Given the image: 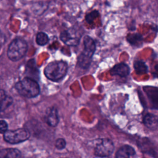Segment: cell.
Instances as JSON below:
<instances>
[{
	"label": "cell",
	"instance_id": "6da1fadb",
	"mask_svg": "<svg viewBox=\"0 0 158 158\" xmlns=\"http://www.w3.org/2000/svg\"><path fill=\"white\" fill-rule=\"evenodd\" d=\"M68 70L67 64L63 60L53 61L49 63L44 68L46 77L52 81H58L63 78Z\"/></svg>",
	"mask_w": 158,
	"mask_h": 158
},
{
	"label": "cell",
	"instance_id": "7a4b0ae2",
	"mask_svg": "<svg viewBox=\"0 0 158 158\" xmlns=\"http://www.w3.org/2000/svg\"><path fill=\"white\" fill-rule=\"evenodd\" d=\"M15 88L19 94L28 98H35L40 93V86L37 81L28 77L18 81L15 85Z\"/></svg>",
	"mask_w": 158,
	"mask_h": 158
},
{
	"label": "cell",
	"instance_id": "3957f363",
	"mask_svg": "<svg viewBox=\"0 0 158 158\" xmlns=\"http://www.w3.org/2000/svg\"><path fill=\"white\" fill-rule=\"evenodd\" d=\"M84 49L78 57V64L83 69H87L91 62L92 57L96 49V44L94 40L86 35L83 39Z\"/></svg>",
	"mask_w": 158,
	"mask_h": 158
},
{
	"label": "cell",
	"instance_id": "277c9868",
	"mask_svg": "<svg viewBox=\"0 0 158 158\" xmlns=\"http://www.w3.org/2000/svg\"><path fill=\"white\" fill-rule=\"evenodd\" d=\"M27 49L28 46L25 41L20 38H15L9 45L7 57L12 61H18L25 56Z\"/></svg>",
	"mask_w": 158,
	"mask_h": 158
},
{
	"label": "cell",
	"instance_id": "5b68a950",
	"mask_svg": "<svg viewBox=\"0 0 158 158\" xmlns=\"http://www.w3.org/2000/svg\"><path fill=\"white\" fill-rule=\"evenodd\" d=\"M30 137L29 131L25 128L7 130L3 134L4 139L10 144H18L27 140Z\"/></svg>",
	"mask_w": 158,
	"mask_h": 158
},
{
	"label": "cell",
	"instance_id": "8992f818",
	"mask_svg": "<svg viewBox=\"0 0 158 158\" xmlns=\"http://www.w3.org/2000/svg\"><path fill=\"white\" fill-rule=\"evenodd\" d=\"M114 150V145L113 142L109 138H102L96 144L94 154L97 157H109L112 154Z\"/></svg>",
	"mask_w": 158,
	"mask_h": 158
},
{
	"label": "cell",
	"instance_id": "52a82bcc",
	"mask_svg": "<svg viewBox=\"0 0 158 158\" xmlns=\"http://www.w3.org/2000/svg\"><path fill=\"white\" fill-rule=\"evenodd\" d=\"M45 122L51 127H55L59 122V117L57 110L56 107H52L48 108L46 112L44 117Z\"/></svg>",
	"mask_w": 158,
	"mask_h": 158
},
{
	"label": "cell",
	"instance_id": "ba28073f",
	"mask_svg": "<svg viewBox=\"0 0 158 158\" xmlns=\"http://www.w3.org/2000/svg\"><path fill=\"white\" fill-rule=\"evenodd\" d=\"M60 38L64 43L69 46H77L80 39L78 36H73L68 30H64L62 31L60 35Z\"/></svg>",
	"mask_w": 158,
	"mask_h": 158
},
{
	"label": "cell",
	"instance_id": "9c48e42d",
	"mask_svg": "<svg viewBox=\"0 0 158 158\" xmlns=\"http://www.w3.org/2000/svg\"><path fill=\"white\" fill-rule=\"evenodd\" d=\"M111 75H118L121 77H125L129 75L130 68L125 63H119L115 65L110 70Z\"/></svg>",
	"mask_w": 158,
	"mask_h": 158
},
{
	"label": "cell",
	"instance_id": "30bf717a",
	"mask_svg": "<svg viewBox=\"0 0 158 158\" xmlns=\"http://www.w3.org/2000/svg\"><path fill=\"white\" fill-rule=\"evenodd\" d=\"M136 154V152L133 147L130 145H123L119 148V149L115 153V157L124 158L131 157Z\"/></svg>",
	"mask_w": 158,
	"mask_h": 158
},
{
	"label": "cell",
	"instance_id": "8fae6325",
	"mask_svg": "<svg viewBox=\"0 0 158 158\" xmlns=\"http://www.w3.org/2000/svg\"><path fill=\"white\" fill-rule=\"evenodd\" d=\"M143 123L147 128L154 130L158 128V117L152 114H147L143 118Z\"/></svg>",
	"mask_w": 158,
	"mask_h": 158
},
{
	"label": "cell",
	"instance_id": "7c38bea8",
	"mask_svg": "<svg viewBox=\"0 0 158 158\" xmlns=\"http://www.w3.org/2000/svg\"><path fill=\"white\" fill-rule=\"evenodd\" d=\"M1 158H15L21 157L20 151L15 148H6L0 151Z\"/></svg>",
	"mask_w": 158,
	"mask_h": 158
},
{
	"label": "cell",
	"instance_id": "4fadbf2b",
	"mask_svg": "<svg viewBox=\"0 0 158 158\" xmlns=\"http://www.w3.org/2000/svg\"><path fill=\"white\" fill-rule=\"evenodd\" d=\"M13 102V99L11 96H9L6 94V92L3 90H1V111L2 112L9 107Z\"/></svg>",
	"mask_w": 158,
	"mask_h": 158
},
{
	"label": "cell",
	"instance_id": "5bb4252c",
	"mask_svg": "<svg viewBox=\"0 0 158 158\" xmlns=\"http://www.w3.org/2000/svg\"><path fill=\"white\" fill-rule=\"evenodd\" d=\"M133 66L137 74H144L148 72V67L142 60L135 61Z\"/></svg>",
	"mask_w": 158,
	"mask_h": 158
},
{
	"label": "cell",
	"instance_id": "9a60e30c",
	"mask_svg": "<svg viewBox=\"0 0 158 158\" xmlns=\"http://www.w3.org/2000/svg\"><path fill=\"white\" fill-rule=\"evenodd\" d=\"M142 36L138 33L129 34L127 36L128 41L132 45H138L142 41Z\"/></svg>",
	"mask_w": 158,
	"mask_h": 158
},
{
	"label": "cell",
	"instance_id": "2e32d148",
	"mask_svg": "<svg viewBox=\"0 0 158 158\" xmlns=\"http://www.w3.org/2000/svg\"><path fill=\"white\" fill-rule=\"evenodd\" d=\"M49 41L48 35L44 32H39L36 36V42L40 46H44Z\"/></svg>",
	"mask_w": 158,
	"mask_h": 158
},
{
	"label": "cell",
	"instance_id": "e0dca14e",
	"mask_svg": "<svg viewBox=\"0 0 158 158\" xmlns=\"http://www.w3.org/2000/svg\"><path fill=\"white\" fill-rule=\"evenodd\" d=\"M99 15V12L97 10H94L91 11V12L88 13L86 17H85V20L86 22L89 24L93 23V21Z\"/></svg>",
	"mask_w": 158,
	"mask_h": 158
},
{
	"label": "cell",
	"instance_id": "ac0fdd59",
	"mask_svg": "<svg viewBox=\"0 0 158 158\" xmlns=\"http://www.w3.org/2000/svg\"><path fill=\"white\" fill-rule=\"evenodd\" d=\"M66 141L64 138H60L56 139L55 141V147L59 150H62L65 148Z\"/></svg>",
	"mask_w": 158,
	"mask_h": 158
},
{
	"label": "cell",
	"instance_id": "d6986e66",
	"mask_svg": "<svg viewBox=\"0 0 158 158\" xmlns=\"http://www.w3.org/2000/svg\"><path fill=\"white\" fill-rule=\"evenodd\" d=\"M8 128V125L5 120H1L0 122V132L1 134H4Z\"/></svg>",
	"mask_w": 158,
	"mask_h": 158
},
{
	"label": "cell",
	"instance_id": "ffe728a7",
	"mask_svg": "<svg viewBox=\"0 0 158 158\" xmlns=\"http://www.w3.org/2000/svg\"><path fill=\"white\" fill-rule=\"evenodd\" d=\"M155 69H156V70L157 71H158V64L155 66Z\"/></svg>",
	"mask_w": 158,
	"mask_h": 158
}]
</instances>
